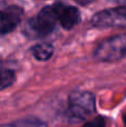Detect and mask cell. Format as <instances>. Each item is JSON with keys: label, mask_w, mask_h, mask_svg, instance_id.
Instances as JSON below:
<instances>
[{"label": "cell", "mask_w": 126, "mask_h": 127, "mask_svg": "<svg viewBox=\"0 0 126 127\" xmlns=\"http://www.w3.org/2000/svg\"><path fill=\"white\" fill-rule=\"evenodd\" d=\"M60 4L45 7L35 19L29 21V26L37 33H48L58 22Z\"/></svg>", "instance_id": "3"}, {"label": "cell", "mask_w": 126, "mask_h": 127, "mask_svg": "<svg viewBox=\"0 0 126 127\" xmlns=\"http://www.w3.org/2000/svg\"><path fill=\"white\" fill-rule=\"evenodd\" d=\"M22 17V9L17 6H11L4 10H0V33L12 31Z\"/></svg>", "instance_id": "5"}, {"label": "cell", "mask_w": 126, "mask_h": 127, "mask_svg": "<svg viewBox=\"0 0 126 127\" xmlns=\"http://www.w3.org/2000/svg\"><path fill=\"white\" fill-rule=\"evenodd\" d=\"M77 3H79V4H82V6H87V4H89V3H92V2L94 1V0H75Z\"/></svg>", "instance_id": "11"}, {"label": "cell", "mask_w": 126, "mask_h": 127, "mask_svg": "<svg viewBox=\"0 0 126 127\" xmlns=\"http://www.w3.org/2000/svg\"><path fill=\"white\" fill-rule=\"evenodd\" d=\"M83 127H107V123L105 121V118L103 117H97L95 119L88 121L85 125H83Z\"/></svg>", "instance_id": "10"}, {"label": "cell", "mask_w": 126, "mask_h": 127, "mask_svg": "<svg viewBox=\"0 0 126 127\" xmlns=\"http://www.w3.org/2000/svg\"><path fill=\"white\" fill-rule=\"evenodd\" d=\"M0 127H15V125L12 124H6V125H0Z\"/></svg>", "instance_id": "12"}, {"label": "cell", "mask_w": 126, "mask_h": 127, "mask_svg": "<svg viewBox=\"0 0 126 127\" xmlns=\"http://www.w3.org/2000/svg\"><path fill=\"white\" fill-rule=\"evenodd\" d=\"M16 80V75L12 70L0 69V90L10 87Z\"/></svg>", "instance_id": "8"}, {"label": "cell", "mask_w": 126, "mask_h": 127, "mask_svg": "<svg viewBox=\"0 0 126 127\" xmlns=\"http://www.w3.org/2000/svg\"><path fill=\"white\" fill-rule=\"evenodd\" d=\"M79 20H80V13L77 8L71 6H63V4H60L58 22L62 25L63 28L65 29L74 28L79 22Z\"/></svg>", "instance_id": "6"}, {"label": "cell", "mask_w": 126, "mask_h": 127, "mask_svg": "<svg viewBox=\"0 0 126 127\" xmlns=\"http://www.w3.org/2000/svg\"><path fill=\"white\" fill-rule=\"evenodd\" d=\"M96 112L95 96L89 92H74L68 97V113L76 121H86Z\"/></svg>", "instance_id": "1"}, {"label": "cell", "mask_w": 126, "mask_h": 127, "mask_svg": "<svg viewBox=\"0 0 126 127\" xmlns=\"http://www.w3.org/2000/svg\"><path fill=\"white\" fill-rule=\"evenodd\" d=\"M95 58L100 62H116L126 58V33L102 41L95 50Z\"/></svg>", "instance_id": "2"}, {"label": "cell", "mask_w": 126, "mask_h": 127, "mask_svg": "<svg viewBox=\"0 0 126 127\" xmlns=\"http://www.w3.org/2000/svg\"><path fill=\"white\" fill-rule=\"evenodd\" d=\"M54 48L49 44H39L32 48V55L37 60L46 62L53 56Z\"/></svg>", "instance_id": "7"}, {"label": "cell", "mask_w": 126, "mask_h": 127, "mask_svg": "<svg viewBox=\"0 0 126 127\" xmlns=\"http://www.w3.org/2000/svg\"><path fill=\"white\" fill-rule=\"evenodd\" d=\"M92 22L94 26L100 28L126 27V7H118L99 11L94 15Z\"/></svg>", "instance_id": "4"}, {"label": "cell", "mask_w": 126, "mask_h": 127, "mask_svg": "<svg viewBox=\"0 0 126 127\" xmlns=\"http://www.w3.org/2000/svg\"><path fill=\"white\" fill-rule=\"evenodd\" d=\"M13 125L15 127H47L46 123L38 118H32V117L17 121L13 123Z\"/></svg>", "instance_id": "9"}, {"label": "cell", "mask_w": 126, "mask_h": 127, "mask_svg": "<svg viewBox=\"0 0 126 127\" xmlns=\"http://www.w3.org/2000/svg\"><path fill=\"white\" fill-rule=\"evenodd\" d=\"M123 122H124V125L126 127V113L124 114V116H123Z\"/></svg>", "instance_id": "13"}]
</instances>
